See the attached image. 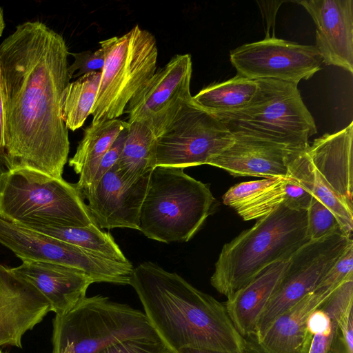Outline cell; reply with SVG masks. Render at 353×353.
I'll return each instance as SVG.
<instances>
[{
    "mask_svg": "<svg viewBox=\"0 0 353 353\" xmlns=\"http://www.w3.org/2000/svg\"><path fill=\"white\" fill-rule=\"evenodd\" d=\"M63 37L43 22L27 21L0 44L5 91V146L0 162L62 179L70 150L60 112L70 83Z\"/></svg>",
    "mask_w": 353,
    "mask_h": 353,
    "instance_id": "1",
    "label": "cell"
},
{
    "mask_svg": "<svg viewBox=\"0 0 353 353\" xmlns=\"http://www.w3.org/2000/svg\"><path fill=\"white\" fill-rule=\"evenodd\" d=\"M159 338L174 352L185 348L245 353V339L225 306L176 272L147 261L130 280Z\"/></svg>",
    "mask_w": 353,
    "mask_h": 353,
    "instance_id": "2",
    "label": "cell"
},
{
    "mask_svg": "<svg viewBox=\"0 0 353 353\" xmlns=\"http://www.w3.org/2000/svg\"><path fill=\"white\" fill-rule=\"evenodd\" d=\"M310 241L307 210L282 204L223 245L210 283L228 298Z\"/></svg>",
    "mask_w": 353,
    "mask_h": 353,
    "instance_id": "3",
    "label": "cell"
},
{
    "mask_svg": "<svg viewBox=\"0 0 353 353\" xmlns=\"http://www.w3.org/2000/svg\"><path fill=\"white\" fill-rule=\"evenodd\" d=\"M216 206L210 187L174 167L150 172L141 212L139 231L162 243L187 242Z\"/></svg>",
    "mask_w": 353,
    "mask_h": 353,
    "instance_id": "4",
    "label": "cell"
},
{
    "mask_svg": "<svg viewBox=\"0 0 353 353\" xmlns=\"http://www.w3.org/2000/svg\"><path fill=\"white\" fill-rule=\"evenodd\" d=\"M0 219L21 226L90 227L94 223L75 184L0 162Z\"/></svg>",
    "mask_w": 353,
    "mask_h": 353,
    "instance_id": "5",
    "label": "cell"
},
{
    "mask_svg": "<svg viewBox=\"0 0 353 353\" xmlns=\"http://www.w3.org/2000/svg\"><path fill=\"white\" fill-rule=\"evenodd\" d=\"M257 91L243 108L215 115L234 137L265 141L292 150H303L317 132L298 85L256 79Z\"/></svg>",
    "mask_w": 353,
    "mask_h": 353,
    "instance_id": "6",
    "label": "cell"
},
{
    "mask_svg": "<svg viewBox=\"0 0 353 353\" xmlns=\"http://www.w3.org/2000/svg\"><path fill=\"white\" fill-rule=\"evenodd\" d=\"M159 338L143 312L103 295L85 296L52 320V353H98L123 340Z\"/></svg>",
    "mask_w": 353,
    "mask_h": 353,
    "instance_id": "7",
    "label": "cell"
},
{
    "mask_svg": "<svg viewBox=\"0 0 353 353\" xmlns=\"http://www.w3.org/2000/svg\"><path fill=\"white\" fill-rule=\"evenodd\" d=\"M99 44L105 62L91 111L92 123L122 115L137 91L156 72L158 57L154 36L139 26Z\"/></svg>",
    "mask_w": 353,
    "mask_h": 353,
    "instance_id": "8",
    "label": "cell"
},
{
    "mask_svg": "<svg viewBox=\"0 0 353 353\" xmlns=\"http://www.w3.org/2000/svg\"><path fill=\"white\" fill-rule=\"evenodd\" d=\"M351 241L340 229L296 250L257 321L255 334L248 338L261 339L279 316L313 292Z\"/></svg>",
    "mask_w": 353,
    "mask_h": 353,
    "instance_id": "9",
    "label": "cell"
},
{
    "mask_svg": "<svg viewBox=\"0 0 353 353\" xmlns=\"http://www.w3.org/2000/svg\"><path fill=\"white\" fill-rule=\"evenodd\" d=\"M234 141L233 134L223 123L192 99L157 137L154 167L184 169L208 165Z\"/></svg>",
    "mask_w": 353,
    "mask_h": 353,
    "instance_id": "10",
    "label": "cell"
},
{
    "mask_svg": "<svg viewBox=\"0 0 353 353\" xmlns=\"http://www.w3.org/2000/svg\"><path fill=\"white\" fill-rule=\"evenodd\" d=\"M0 244L21 261L50 262L84 272L94 283L129 285L132 263L119 262L0 219Z\"/></svg>",
    "mask_w": 353,
    "mask_h": 353,
    "instance_id": "11",
    "label": "cell"
},
{
    "mask_svg": "<svg viewBox=\"0 0 353 353\" xmlns=\"http://www.w3.org/2000/svg\"><path fill=\"white\" fill-rule=\"evenodd\" d=\"M192 66L189 54H176L134 94L124 113L128 122H140L159 137L190 103Z\"/></svg>",
    "mask_w": 353,
    "mask_h": 353,
    "instance_id": "12",
    "label": "cell"
},
{
    "mask_svg": "<svg viewBox=\"0 0 353 353\" xmlns=\"http://www.w3.org/2000/svg\"><path fill=\"white\" fill-rule=\"evenodd\" d=\"M230 59L241 77L297 85L320 70L322 63L315 46L276 37L242 45L230 51Z\"/></svg>",
    "mask_w": 353,
    "mask_h": 353,
    "instance_id": "13",
    "label": "cell"
},
{
    "mask_svg": "<svg viewBox=\"0 0 353 353\" xmlns=\"http://www.w3.org/2000/svg\"><path fill=\"white\" fill-rule=\"evenodd\" d=\"M150 172L133 183L121 179L117 163L96 185L81 194L100 229L130 228L139 230L140 212L150 181Z\"/></svg>",
    "mask_w": 353,
    "mask_h": 353,
    "instance_id": "14",
    "label": "cell"
},
{
    "mask_svg": "<svg viewBox=\"0 0 353 353\" xmlns=\"http://www.w3.org/2000/svg\"><path fill=\"white\" fill-rule=\"evenodd\" d=\"M49 312L48 301L34 286L0 264V346L21 348L24 334Z\"/></svg>",
    "mask_w": 353,
    "mask_h": 353,
    "instance_id": "15",
    "label": "cell"
},
{
    "mask_svg": "<svg viewBox=\"0 0 353 353\" xmlns=\"http://www.w3.org/2000/svg\"><path fill=\"white\" fill-rule=\"evenodd\" d=\"M310 14L316 26V48L322 63L353 73V1H296Z\"/></svg>",
    "mask_w": 353,
    "mask_h": 353,
    "instance_id": "16",
    "label": "cell"
},
{
    "mask_svg": "<svg viewBox=\"0 0 353 353\" xmlns=\"http://www.w3.org/2000/svg\"><path fill=\"white\" fill-rule=\"evenodd\" d=\"M335 289L314 290L279 316L261 339L245 338V353H308L312 339L308 318Z\"/></svg>",
    "mask_w": 353,
    "mask_h": 353,
    "instance_id": "17",
    "label": "cell"
},
{
    "mask_svg": "<svg viewBox=\"0 0 353 353\" xmlns=\"http://www.w3.org/2000/svg\"><path fill=\"white\" fill-rule=\"evenodd\" d=\"M10 269L42 294L55 315L72 310L86 296L88 287L94 283L80 270L50 262L26 260Z\"/></svg>",
    "mask_w": 353,
    "mask_h": 353,
    "instance_id": "18",
    "label": "cell"
},
{
    "mask_svg": "<svg viewBox=\"0 0 353 353\" xmlns=\"http://www.w3.org/2000/svg\"><path fill=\"white\" fill-rule=\"evenodd\" d=\"M294 150H296L265 141L234 137V143L212 157L208 165L234 176L286 177L288 159Z\"/></svg>",
    "mask_w": 353,
    "mask_h": 353,
    "instance_id": "19",
    "label": "cell"
},
{
    "mask_svg": "<svg viewBox=\"0 0 353 353\" xmlns=\"http://www.w3.org/2000/svg\"><path fill=\"white\" fill-rule=\"evenodd\" d=\"M353 123L308 144L305 152L313 167L346 203L352 208Z\"/></svg>",
    "mask_w": 353,
    "mask_h": 353,
    "instance_id": "20",
    "label": "cell"
},
{
    "mask_svg": "<svg viewBox=\"0 0 353 353\" xmlns=\"http://www.w3.org/2000/svg\"><path fill=\"white\" fill-rule=\"evenodd\" d=\"M289 259L272 263L228 297L224 303L227 312L243 337L255 334L257 321L283 276Z\"/></svg>",
    "mask_w": 353,
    "mask_h": 353,
    "instance_id": "21",
    "label": "cell"
},
{
    "mask_svg": "<svg viewBox=\"0 0 353 353\" xmlns=\"http://www.w3.org/2000/svg\"><path fill=\"white\" fill-rule=\"evenodd\" d=\"M353 306V279L345 281L313 311L307 320L312 335L308 353H345L341 340L339 321Z\"/></svg>",
    "mask_w": 353,
    "mask_h": 353,
    "instance_id": "22",
    "label": "cell"
},
{
    "mask_svg": "<svg viewBox=\"0 0 353 353\" xmlns=\"http://www.w3.org/2000/svg\"><path fill=\"white\" fill-rule=\"evenodd\" d=\"M128 127V123L115 119L92 123L84 130L74 156L69 159V165L79 180L75 184L81 194L90 185L98 165L120 133Z\"/></svg>",
    "mask_w": 353,
    "mask_h": 353,
    "instance_id": "23",
    "label": "cell"
},
{
    "mask_svg": "<svg viewBox=\"0 0 353 353\" xmlns=\"http://www.w3.org/2000/svg\"><path fill=\"white\" fill-rule=\"evenodd\" d=\"M287 176L299 185L324 205L336 216L341 230L351 236L353 229V210L327 183L313 167L305 148L294 150L288 159Z\"/></svg>",
    "mask_w": 353,
    "mask_h": 353,
    "instance_id": "24",
    "label": "cell"
},
{
    "mask_svg": "<svg viewBox=\"0 0 353 353\" xmlns=\"http://www.w3.org/2000/svg\"><path fill=\"white\" fill-rule=\"evenodd\" d=\"M157 137L145 124L128 123L123 147L117 163L121 179L133 183L154 168Z\"/></svg>",
    "mask_w": 353,
    "mask_h": 353,
    "instance_id": "25",
    "label": "cell"
},
{
    "mask_svg": "<svg viewBox=\"0 0 353 353\" xmlns=\"http://www.w3.org/2000/svg\"><path fill=\"white\" fill-rule=\"evenodd\" d=\"M312 196L293 179L277 177L252 199L234 208L245 221L260 219L282 204L296 210H307Z\"/></svg>",
    "mask_w": 353,
    "mask_h": 353,
    "instance_id": "26",
    "label": "cell"
},
{
    "mask_svg": "<svg viewBox=\"0 0 353 353\" xmlns=\"http://www.w3.org/2000/svg\"><path fill=\"white\" fill-rule=\"evenodd\" d=\"M257 89L256 80L236 74L228 81L203 88L192 97V101L212 114L232 112L245 108Z\"/></svg>",
    "mask_w": 353,
    "mask_h": 353,
    "instance_id": "27",
    "label": "cell"
},
{
    "mask_svg": "<svg viewBox=\"0 0 353 353\" xmlns=\"http://www.w3.org/2000/svg\"><path fill=\"white\" fill-rule=\"evenodd\" d=\"M67 243L119 262H128L112 236L100 229L96 223L90 227L47 225L23 226Z\"/></svg>",
    "mask_w": 353,
    "mask_h": 353,
    "instance_id": "28",
    "label": "cell"
},
{
    "mask_svg": "<svg viewBox=\"0 0 353 353\" xmlns=\"http://www.w3.org/2000/svg\"><path fill=\"white\" fill-rule=\"evenodd\" d=\"M101 76V72L83 74L69 83L63 90L60 101V112L68 130L74 131L82 127L91 114Z\"/></svg>",
    "mask_w": 353,
    "mask_h": 353,
    "instance_id": "29",
    "label": "cell"
},
{
    "mask_svg": "<svg viewBox=\"0 0 353 353\" xmlns=\"http://www.w3.org/2000/svg\"><path fill=\"white\" fill-rule=\"evenodd\" d=\"M307 214V234L311 241L321 239L341 229L334 214L313 196Z\"/></svg>",
    "mask_w": 353,
    "mask_h": 353,
    "instance_id": "30",
    "label": "cell"
},
{
    "mask_svg": "<svg viewBox=\"0 0 353 353\" xmlns=\"http://www.w3.org/2000/svg\"><path fill=\"white\" fill-rule=\"evenodd\" d=\"M98 353H174L160 338H134L112 344Z\"/></svg>",
    "mask_w": 353,
    "mask_h": 353,
    "instance_id": "31",
    "label": "cell"
},
{
    "mask_svg": "<svg viewBox=\"0 0 353 353\" xmlns=\"http://www.w3.org/2000/svg\"><path fill=\"white\" fill-rule=\"evenodd\" d=\"M353 278V241L321 280L315 290H333Z\"/></svg>",
    "mask_w": 353,
    "mask_h": 353,
    "instance_id": "32",
    "label": "cell"
},
{
    "mask_svg": "<svg viewBox=\"0 0 353 353\" xmlns=\"http://www.w3.org/2000/svg\"><path fill=\"white\" fill-rule=\"evenodd\" d=\"M276 178L242 182L231 187L223 196L225 205L233 208L252 199L272 185Z\"/></svg>",
    "mask_w": 353,
    "mask_h": 353,
    "instance_id": "33",
    "label": "cell"
},
{
    "mask_svg": "<svg viewBox=\"0 0 353 353\" xmlns=\"http://www.w3.org/2000/svg\"><path fill=\"white\" fill-rule=\"evenodd\" d=\"M71 54L74 57V62L68 66L70 79L93 72H101L103 68L105 55L101 48L94 52L86 50Z\"/></svg>",
    "mask_w": 353,
    "mask_h": 353,
    "instance_id": "34",
    "label": "cell"
},
{
    "mask_svg": "<svg viewBox=\"0 0 353 353\" xmlns=\"http://www.w3.org/2000/svg\"><path fill=\"white\" fill-rule=\"evenodd\" d=\"M128 128L120 133L114 143L104 154L98 165L90 187L81 194L96 185L102 176L117 163L123 147Z\"/></svg>",
    "mask_w": 353,
    "mask_h": 353,
    "instance_id": "35",
    "label": "cell"
},
{
    "mask_svg": "<svg viewBox=\"0 0 353 353\" xmlns=\"http://www.w3.org/2000/svg\"><path fill=\"white\" fill-rule=\"evenodd\" d=\"M353 313L349 308L339 321V330L345 353H353Z\"/></svg>",
    "mask_w": 353,
    "mask_h": 353,
    "instance_id": "36",
    "label": "cell"
},
{
    "mask_svg": "<svg viewBox=\"0 0 353 353\" xmlns=\"http://www.w3.org/2000/svg\"><path fill=\"white\" fill-rule=\"evenodd\" d=\"M284 1H257L256 3L261 11L266 25V37H269L271 31L274 34L275 18L277 10Z\"/></svg>",
    "mask_w": 353,
    "mask_h": 353,
    "instance_id": "37",
    "label": "cell"
},
{
    "mask_svg": "<svg viewBox=\"0 0 353 353\" xmlns=\"http://www.w3.org/2000/svg\"><path fill=\"white\" fill-rule=\"evenodd\" d=\"M6 99L3 82L0 69V154H1L5 146V128H6Z\"/></svg>",
    "mask_w": 353,
    "mask_h": 353,
    "instance_id": "38",
    "label": "cell"
},
{
    "mask_svg": "<svg viewBox=\"0 0 353 353\" xmlns=\"http://www.w3.org/2000/svg\"><path fill=\"white\" fill-rule=\"evenodd\" d=\"M179 353H225L216 351L202 350V349H195V348H185L181 350Z\"/></svg>",
    "mask_w": 353,
    "mask_h": 353,
    "instance_id": "39",
    "label": "cell"
},
{
    "mask_svg": "<svg viewBox=\"0 0 353 353\" xmlns=\"http://www.w3.org/2000/svg\"><path fill=\"white\" fill-rule=\"evenodd\" d=\"M5 28V21L3 18V12L2 8L0 7V37L2 35L3 31Z\"/></svg>",
    "mask_w": 353,
    "mask_h": 353,
    "instance_id": "40",
    "label": "cell"
}]
</instances>
